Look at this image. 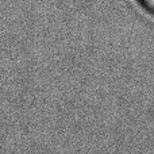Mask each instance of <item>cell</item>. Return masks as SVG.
Listing matches in <instances>:
<instances>
[{
	"mask_svg": "<svg viewBox=\"0 0 154 154\" xmlns=\"http://www.w3.org/2000/svg\"><path fill=\"white\" fill-rule=\"evenodd\" d=\"M137 3L143 11L154 16V0H137Z\"/></svg>",
	"mask_w": 154,
	"mask_h": 154,
	"instance_id": "1",
	"label": "cell"
}]
</instances>
